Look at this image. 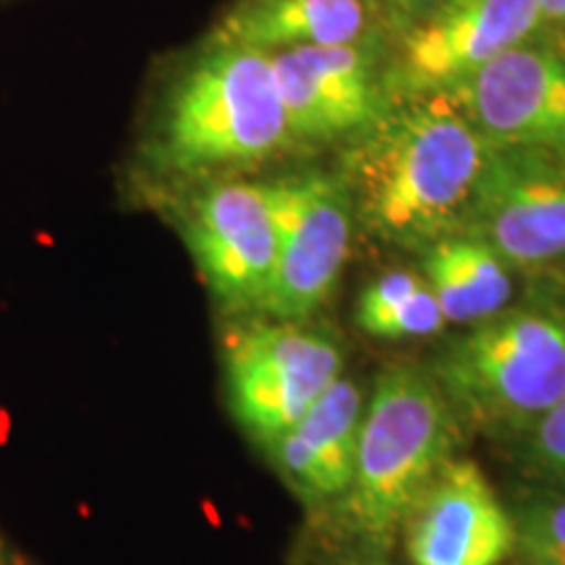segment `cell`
<instances>
[{
	"mask_svg": "<svg viewBox=\"0 0 565 565\" xmlns=\"http://www.w3.org/2000/svg\"><path fill=\"white\" fill-rule=\"evenodd\" d=\"M183 238L212 296L228 309H265L278 231L265 183L217 181L183 212Z\"/></svg>",
	"mask_w": 565,
	"mask_h": 565,
	"instance_id": "cell-9",
	"label": "cell"
},
{
	"mask_svg": "<svg viewBox=\"0 0 565 565\" xmlns=\"http://www.w3.org/2000/svg\"><path fill=\"white\" fill-rule=\"evenodd\" d=\"M288 141L273 55L210 42L162 97L147 158L162 175H207L263 162Z\"/></svg>",
	"mask_w": 565,
	"mask_h": 565,
	"instance_id": "cell-2",
	"label": "cell"
},
{
	"mask_svg": "<svg viewBox=\"0 0 565 565\" xmlns=\"http://www.w3.org/2000/svg\"><path fill=\"white\" fill-rule=\"evenodd\" d=\"M433 374L456 414L521 437L565 395V309L536 303L487 317L437 356Z\"/></svg>",
	"mask_w": 565,
	"mask_h": 565,
	"instance_id": "cell-4",
	"label": "cell"
},
{
	"mask_svg": "<svg viewBox=\"0 0 565 565\" xmlns=\"http://www.w3.org/2000/svg\"><path fill=\"white\" fill-rule=\"evenodd\" d=\"M536 3H540L542 26L565 32V0H536Z\"/></svg>",
	"mask_w": 565,
	"mask_h": 565,
	"instance_id": "cell-22",
	"label": "cell"
},
{
	"mask_svg": "<svg viewBox=\"0 0 565 565\" xmlns=\"http://www.w3.org/2000/svg\"><path fill=\"white\" fill-rule=\"evenodd\" d=\"M521 565H565V487H553L521 503L513 513Z\"/></svg>",
	"mask_w": 565,
	"mask_h": 565,
	"instance_id": "cell-16",
	"label": "cell"
},
{
	"mask_svg": "<svg viewBox=\"0 0 565 565\" xmlns=\"http://www.w3.org/2000/svg\"><path fill=\"white\" fill-rule=\"evenodd\" d=\"M343 372L333 333L303 320L254 322L225 341V387L238 424L270 445Z\"/></svg>",
	"mask_w": 565,
	"mask_h": 565,
	"instance_id": "cell-5",
	"label": "cell"
},
{
	"mask_svg": "<svg viewBox=\"0 0 565 565\" xmlns=\"http://www.w3.org/2000/svg\"><path fill=\"white\" fill-rule=\"evenodd\" d=\"M288 565H303V561H299V557H294V561L288 563Z\"/></svg>",
	"mask_w": 565,
	"mask_h": 565,
	"instance_id": "cell-23",
	"label": "cell"
},
{
	"mask_svg": "<svg viewBox=\"0 0 565 565\" xmlns=\"http://www.w3.org/2000/svg\"><path fill=\"white\" fill-rule=\"evenodd\" d=\"M463 233L508 267L565 259V152L547 147H492Z\"/></svg>",
	"mask_w": 565,
	"mask_h": 565,
	"instance_id": "cell-7",
	"label": "cell"
},
{
	"mask_svg": "<svg viewBox=\"0 0 565 565\" xmlns=\"http://www.w3.org/2000/svg\"><path fill=\"white\" fill-rule=\"evenodd\" d=\"M492 147L448 89L398 97L345 158L353 210L393 244L463 231Z\"/></svg>",
	"mask_w": 565,
	"mask_h": 565,
	"instance_id": "cell-1",
	"label": "cell"
},
{
	"mask_svg": "<svg viewBox=\"0 0 565 565\" xmlns=\"http://www.w3.org/2000/svg\"><path fill=\"white\" fill-rule=\"evenodd\" d=\"M542 30L536 0H443L406 30L385 66L391 100L456 87Z\"/></svg>",
	"mask_w": 565,
	"mask_h": 565,
	"instance_id": "cell-8",
	"label": "cell"
},
{
	"mask_svg": "<svg viewBox=\"0 0 565 565\" xmlns=\"http://www.w3.org/2000/svg\"><path fill=\"white\" fill-rule=\"evenodd\" d=\"M490 147L565 152V55L521 42L448 89Z\"/></svg>",
	"mask_w": 565,
	"mask_h": 565,
	"instance_id": "cell-11",
	"label": "cell"
},
{
	"mask_svg": "<svg viewBox=\"0 0 565 565\" xmlns=\"http://www.w3.org/2000/svg\"><path fill=\"white\" fill-rule=\"evenodd\" d=\"M270 194L278 263L263 312L307 320L333 294L351 249L353 196L343 175L301 173L265 183Z\"/></svg>",
	"mask_w": 565,
	"mask_h": 565,
	"instance_id": "cell-6",
	"label": "cell"
},
{
	"mask_svg": "<svg viewBox=\"0 0 565 565\" xmlns=\"http://www.w3.org/2000/svg\"><path fill=\"white\" fill-rule=\"evenodd\" d=\"M424 275L440 301L445 322H482L503 312L513 294L503 257L466 233L429 244L424 254Z\"/></svg>",
	"mask_w": 565,
	"mask_h": 565,
	"instance_id": "cell-15",
	"label": "cell"
},
{
	"mask_svg": "<svg viewBox=\"0 0 565 565\" xmlns=\"http://www.w3.org/2000/svg\"><path fill=\"white\" fill-rule=\"evenodd\" d=\"M364 406L362 387L338 377L294 427L267 445L278 469L307 503L341 500L349 490Z\"/></svg>",
	"mask_w": 565,
	"mask_h": 565,
	"instance_id": "cell-13",
	"label": "cell"
},
{
	"mask_svg": "<svg viewBox=\"0 0 565 565\" xmlns=\"http://www.w3.org/2000/svg\"><path fill=\"white\" fill-rule=\"evenodd\" d=\"M380 9H383L385 24L395 26V30H406L412 21L424 17L427 11H433L435 6H440L443 0H377Z\"/></svg>",
	"mask_w": 565,
	"mask_h": 565,
	"instance_id": "cell-20",
	"label": "cell"
},
{
	"mask_svg": "<svg viewBox=\"0 0 565 565\" xmlns=\"http://www.w3.org/2000/svg\"><path fill=\"white\" fill-rule=\"evenodd\" d=\"M458 414L435 374L393 366L364 406L356 466L341 498L353 542L391 550L424 484L454 458Z\"/></svg>",
	"mask_w": 565,
	"mask_h": 565,
	"instance_id": "cell-3",
	"label": "cell"
},
{
	"mask_svg": "<svg viewBox=\"0 0 565 565\" xmlns=\"http://www.w3.org/2000/svg\"><path fill=\"white\" fill-rule=\"evenodd\" d=\"M273 66L296 141L359 139L393 103L374 42L294 47Z\"/></svg>",
	"mask_w": 565,
	"mask_h": 565,
	"instance_id": "cell-10",
	"label": "cell"
},
{
	"mask_svg": "<svg viewBox=\"0 0 565 565\" xmlns=\"http://www.w3.org/2000/svg\"><path fill=\"white\" fill-rule=\"evenodd\" d=\"M521 437V463L529 475L545 484L565 487V395Z\"/></svg>",
	"mask_w": 565,
	"mask_h": 565,
	"instance_id": "cell-17",
	"label": "cell"
},
{
	"mask_svg": "<svg viewBox=\"0 0 565 565\" xmlns=\"http://www.w3.org/2000/svg\"><path fill=\"white\" fill-rule=\"evenodd\" d=\"M320 565H393L391 555L383 547L364 545V542H351L335 553H330Z\"/></svg>",
	"mask_w": 565,
	"mask_h": 565,
	"instance_id": "cell-21",
	"label": "cell"
},
{
	"mask_svg": "<svg viewBox=\"0 0 565 565\" xmlns=\"http://www.w3.org/2000/svg\"><path fill=\"white\" fill-rule=\"evenodd\" d=\"M412 565H503L515 550L513 513L475 461L450 458L401 524Z\"/></svg>",
	"mask_w": 565,
	"mask_h": 565,
	"instance_id": "cell-12",
	"label": "cell"
},
{
	"mask_svg": "<svg viewBox=\"0 0 565 565\" xmlns=\"http://www.w3.org/2000/svg\"><path fill=\"white\" fill-rule=\"evenodd\" d=\"M445 328V315L440 309V301L433 294V288L424 286L419 291L408 296L406 301H401L398 307L387 309V312L377 315L374 320L362 324L364 333L374 338H391V341H398V338H422V335H435L437 330Z\"/></svg>",
	"mask_w": 565,
	"mask_h": 565,
	"instance_id": "cell-18",
	"label": "cell"
},
{
	"mask_svg": "<svg viewBox=\"0 0 565 565\" xmlns=\"http://www.w3.org/2000/svg\"><path fill=\"white\" fill-rule=\"evenodd\" d=\"M424 286V280L419 275L408 273V270H391L380 278H374L370 286L364 288L362 296H359L356 303V322L359 328L374 320L377 315L387 312V309L398 307L401 301H406L408 296L419 291Z\"/></svg>",
	"mask_w": 565,
	"mask_h": 565,
	"instance_id": "cell-19",
	"label": "cell"
},
{
	"mask_svg": "<svg viewBox=\"0 0 565 565\" xmlns=\"http://www.w3.org/2000/svg\"><path fill=\"white\" fill-rule=\"evenodd\" d=\"M385 24L377 0H236L210 42L263 53L377 42Z\"/></svg>",
	"mask_w": 565,
	"mask_h": 565,
	"instance_id": "cell-14",
	"label": "cell"
}]
</instances>
